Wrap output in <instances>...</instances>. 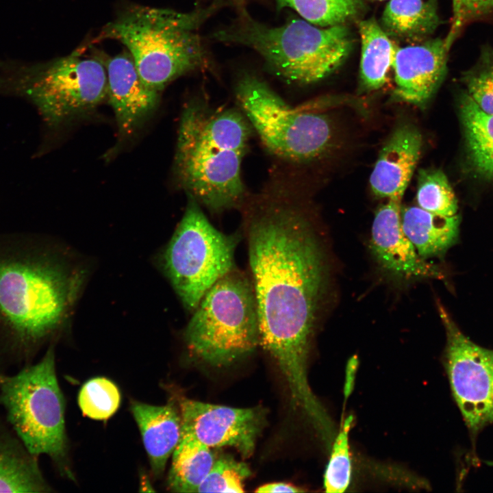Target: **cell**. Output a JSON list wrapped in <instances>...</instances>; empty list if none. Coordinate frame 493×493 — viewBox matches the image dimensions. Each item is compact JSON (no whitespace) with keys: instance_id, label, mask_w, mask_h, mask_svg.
I'll return each mask as SVG.
<instances>
[{"instance_id":"9","label":"cell","mask_w":493,"mask_h":493,"mask_svg":"<svg viewBox=\"0 0 493 493\" xmlns=\"http://www.w3.org/2000/svg\"><path fill=\"white\" fill-rule=\"evenodd\" d=\"M240 231L225 234L190 197L185 212L162 256V264L183 306L192 312L210 288L236 266Z\"/></svg>"},{"instance_id":"17","label":"cell","mask_w":493,"mask_h":493,"mask_svg":"<svg viewBox=\"0 0 493 493\" xmlns=\"http://www.w3.org/2000/svg\"><path fill=\"white\" fill-rule=\"evenodd\" d=\"M131 411L139 427L152 472L160 477L182 435L180 412L172 402L152 405L132 401Z\"/></svg>"},{"instance_id":"15","label":"cell","mask_w":493,"mask_h":493,"mask_svg":"<svg viewBox=\"0 0 493 493\" xmlns=\"http://www.w3.org/2000/svg\"><path fill=\"white\" fill-rule=\"evenodd\" d=\"M108 81L107 99L112 107L119 132L131 135L156 109L160 92L141 79L128 51L104 62Z\"/></svg>"},{"instance_id":"5","label":"cell","mask_w":493,"mask_h":493,"mask_svg":"<svg viewBox=\"0 0 493 493\" xmlns=\"http://www.w3.org/2000/svg\"><path fill=\"white\" fill-rule=\"evenodd\" d=\"M214 38L256 51L275 74L290 82L312 84L327 77L349 55L353 38L346 24L319 27L293 18L279 27L261 23L244 10Z\"/></svg>"},{"instance_id":"26","label":"cell","mask_w":493,"mask_h":493,"mask_svg":"<svg viewBox=\"0 0 493 493\" xmlns=\"http://www.w3.org/2000/svg\"><path fill=\"white\" fill-rule=\"evenodd\" d=\"M462 81L477 105L493 114V46L481 47L475 63L462 73Z\"/></svg>"},{"instance_id":"28","label":"cell","mask_w":493,"mask_h":493,"mask_svg":"<svg viewBox=\"0 0 493 493\" xmlns=\"http://www.w3.org/2000/svg\"><path fill=\"white\" fill-rule=\"evenodd\" d=\"M352 422L353 417L349 416L331 444V455L324 475V488L327 492H344L349 486L352 466L349 432Z\"/></svg>"},{"instance_id":"22","label":"cell","mask_w":493,"mask_h":493,"mask_svg":"<svg viewBox=\"0 0 493 493\" xmlns=\"http://www.w3.org/2000/svg\"><path fill=\"white\" fill-rule=\"evenodd\" d=\"M459 112L472 166L483 177L493 179V114L481 110L466 92Z\"/></svg>"},{"instance_id":"16","label":"cell","mask_w":493,"mask_h":493,"mask_svg":"<svg viewBox=\"0 0 493 493\" xmlns=\"http://www.w3.org/2000/svg\"><path fill=\"white\" fill-rule=\"evenodd\" d=\"M422 136L410 124L397 127L381 149L370 177L373 193L388 199L403 197L418 162Z\"/></svg>"},{"instance_id":"4","label":"cell","mask_w":493,"mask_h":493,"mask_svg":"<svg viewBox=\"0 0 493 493\" xmlns=\"http://www.w3.org/2000/svg\"><path fill=\"white\" fill-rule=\"evenodd\" d=\"M220 0L189 12L133 5L109 23L102 36L127 49L143 82L161 91L181 75L206 66L199 29L216 11Z\"/></svg>"},{"instance_id":"29","label":"cell","mask_w":493,"mask_h":493,"mask_svg":"<svg viewBox=\"0 0 493 493\" xmlns=\"http://www.w3.org/2000/svg\"><path fill=\"white\" fill-rule=\"evenodd\" d=\"M250 475L245 463L222 455L216 459L197 492H243L244 482Z\"/></svg>"},{"instance_id":"2","label":"cell","mask_w":493,"mask_h":493,"mask_svg":"<svg viewBox=\"0 0 493 493\" xmlns=\"http://www.w3.org/2000/svg\"><path fill=\"white\" fill-rule=\"evenodd\" d=\"M83 279L38 236L0 234V357L28 364L65 323Z\"/></svg>"},{"instance_id":"13","label":"cell","mask_w":493,"mask_h":493,"mask_svg":"<svg viewBox=\"0 0 493 493\" xmlns=\"http://www.w3.org/2000/svg\"><path fill=\"white\" fill-rule=\"evenodd\" d=\"M401 199L390 198L377 209L371 229V252L379 265L396 278L440 279L443 275L439 268L418 254L403 230Z\"/></svg>"},{"instance_id":"19","label":"cell","mask_w":493,"mask_h":493,"mask_svg":"<svg viewBox=\"0 0 493 493\" xmlns=\"http://www.w3.org/2000/svg\"><path fill=\"white\" fill-rule=\"evenodd\" d=\"M441 23L438 0H390L380 25L391 39L409 45L430 38Z\"/></svg>"},{"instance_id":"27","label":"cell","mask_w":493,"mask_h":493,"mask_svg":"<svg viewBox=\"0 0 493 493\" xmlns=\"http://www.w3.org/2000/svg\"><path fill=\"white\" fill-rule=\"evenodd\" d=\"M121 394L117 386L105 377H96L86 382L78 395L82 413L94 420H106L119 407Z\"/></svg>"},{"instance_id":"31","label":"cell","mask_w":493,"mask_h":493,"mask_svg":"<svg viewBox=\"0 0 493 493\" xmlns=\"http://www.w3.org/2000/svg\"><path fill=\"white\" fill-rule=\"evenodd\" d=\"M377 1H390V0H377Z\"/></svg>"},{"instance_id":"18","label":"cell","mask_w":493,"mask_h":493,"mask_svg":"<svg viewBox=\"0 0 493 493\" xmlns=\"http://www.w3.org/2000/svg\"><path fill=\"white\" fill-rule=\"evenodd\" d=\"M37 457L29 453L11 428L0 422V492H47Z\"/></svg>"},{"instance_id":"23","label":"cell","mask_w":493,"mask_h":493,"mask_svg":"<svg viewBox=\"0 0 493 493\" xmlns=\"http://www.w3.org/2000/svg\"><path fill=\"white\" fill-rule=\"evenodd\" d=\"M215 460V455L210 447L190 436L182 435L173 453L168 488L176 492H197Z\"/></svg>"},{"instance_id":"30","label":"cell","mask_w":493,"mask_h":493,"mask_svg":"<svg viewBox=\"0 0 493 493\" xmlns=\"http://www.w3.org/2000/svg\"><path fill=\"white\" fill-rule=\"evenodd\" d=\"M257 492H303L299 488L286 483H272L259 487Z\"/></svg>"},{"instance_id":"7","label":"cell","mask_w":493,"mask_h":493,"mask_svg":"<svg viewBox=\"0 0 493 493\" xmlns=\"http://www.w3.org/2000/svg\"><path fill=\"white\" fill-rule=\"evenodd\" d=\"M3 67L0 92L30 101L50 128L89 113L107 99L104 62L81 51L44 64Z\"/></svg>"},{"instance_id":"3","label":"cell","mask_w":493,"mask_h":493,"mask_svg":"<svg viewBox=\"0 0 493 493\" xmlns=\"http://www.w3.org/2000/svg\"><path fill=\"white\" fill-rule=\"evenodd\" d=\"M251 131L236 110L192 101L182 111L175 174L188 195L212 213L240 208L246 200L241 166Z\"/></svg>"},{"instance_id":"10","label":"cell","mask_w":493,"mask_h":493,"mask_svg":"<svg viewBox=\"0 0 493 493\" xmlns=\"http://www.w3.org/2000/svg\"><path fill=\"white\" fill-rule=\"evenodd\" d=\"M236 95L251 126L275 155L307 162L331 147L333 128L326 115L309 106L292 107L259 78L248 74L242 77Z\"/></svg>"},{"instance_id":"11","label":"cell","mask_w":493,"mask_h":493,"mask_svg":"<svg viewBox=\"0 0 493 493\" xmlns=\"http://www.w3.org/2000/svg\"><path fill=\"white\" fill-rule=\"evenodd\" d=\"M446 343L444 366L455 401L468 428L477 432L493 422V349L467 338L439 305Z\"/></svg>"},{"instance_id":"8","label":"cell","mask_w":493,"mask_h":493,"mask_svg":"<svg viewBox=\"0 0 493 493\" xmlns=\"http://www.w3.org/2000/svg\"><path fill=\"white\" fill-rule=\"evenodd\" d=\"M0 405L24 447L62 464L66 455L64 399L58 384L53 346L35 364L12 375L0 372Z\"/></svg>"},{"instance_id":"24","label":"cell","mask_w":493,"mask_h":493,"mask_svg":"<svg viewBox=\"0 0 493 493\" xmlns=\"http://www.w3.org/2000/svg\"><path fill=\"white\" fill-rule=\"evenodd\" d=\"M277 8H290L319 27L346 24L362 11L360 0H275Z\"/></svg>"},{"instance_id":"21","label":"cell","mask_w":493,"mask_h":493,"mask_svg":"<svg viewBox=\"0 0 493 493\" xmlns=\"http://www.w3.org/2000/svg\"><path fill=\"white\" fill-rule=\"evenodd\" d=\"M358 29L361 38L360 84L366 90H378L386 81L397 45L374 17L359 21Z\"/></svg>"},{"instance_id":"12","label":"cell","mask_w":493,"mask_h":493,"mask_svg":"<svg viewBox=\"0 0 493 493\" xmlns=\"http://www.w3.org/2000/svg\"><path fill=\"white\" fill-rule=\"evenodd\" d=\"M182 435L212 447L235 448L244 458L252 455L266 425V410L257 406L235 408L188 399L179 401Z\"/></svg>"},{"instance_id":"1","label":"cell","mask_w":493,"mask_h":493,"mask_svg":"<svg viewBox=\"0 0 493 493\" xmlns=\"http://www.w3.org/2000/svg\"><path fill=\"white\" fill-rule=\"evenodd\" d=\"M240 208L260 346L279 367L294 404L308 407L316 397L307 364L328 285L323 242L290 194H265Z\"/></svg>"},{"instance_id":"14","label":"cell","mask_w":493,"mask_h":493,"mask_svg":"<svg viewBox=\"0 0 493 493\" xmlns=\"http://www.w3.org/2000/svg\"><path fill=\"white\" fill-rule=\"evenodd\" d=\"M449 51L445 38L397 45L392 65L394 98L419 107L425 105L445 76Z\"/></svg>"},{"instance_id":"20","label":"cell","mask_w":493,"mask_h":493,"mask_svg":"<svg viewBox=\"0 0 493 493\" xmlns=\"http://www.w3.org/2000/svg\"><path fill=\"white\" fill-rule=\"evenodd\" d=\"M401 225L407 237L424 259L443 255L457 240L458 215L444 216L420 207L401 210Z\"/></svg>"},{"instance_id":"6","label":"cell","mask_w":493,"mask_h":493,"mask_svg":"<svg viewBox=\"0 0 493 493\" xmlns=\"http://www.w3.org/2000/svg\"><path fill=\"white\" fill-rule=\"evenodd\" d=\"M191 355L224 366L260 346L255 297L249 275L235 266L205 294L183 333Z\"/></svg>"},{"instance_id":"25","label":"cell","mask_w":493,"mask_h":493,"mask_svg":"<svg viewBox=\"0 0 493 493\" xmlns=\"http://www.w3.org/2000/svg\"><path fill=\"white\" fill-rule=\"evenodd\" d=\"M416 200L418 207L444 216H455L457 202L445 174L438 169H420Z\"/></svg>"}]
</instances>
